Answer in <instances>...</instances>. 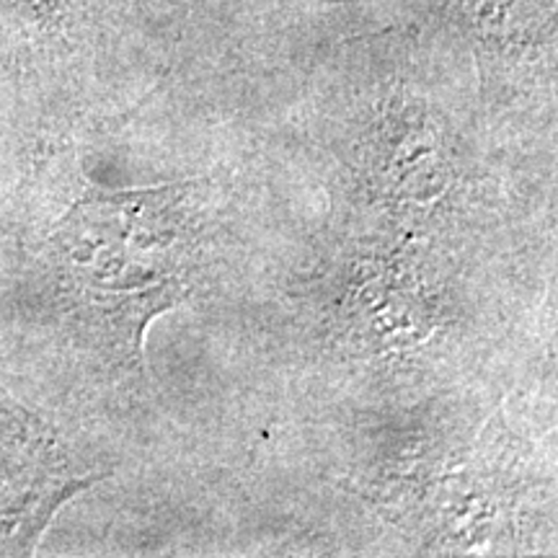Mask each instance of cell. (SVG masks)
Returning a JSON list of instances; mask_svg holds the SVG:
<instances>
[{
    "label": "cell",
    "mask_w": 558,
    "mask_h": 558,
    "mask_svg": "<svg viewBox=\"0 0 558 558\" xmlns=\"http://www.w3.org/2000/svg\"><path fill=\"white\" fill-rule=\"evenodd\" d=\"M463 9L486 41H507L525 37L533 24H546L554 0H463Z\"/></svg>",
    "instance_id": "2"
},
{
    "label": "cell",
    "mask_w": 558,
    "mask_h": 558,
    "mask_svg": "<svg viewBox=\"0 0 558 558\" xmlns=\"http://www.w3.org/2000/svg\"><path fill=\"white\" fill-rule=\"evenodd\" d=\"M179 190L120 194L86 202L70 215L62 248L81 282L117 313L140 347L143 326L160 311L181 303Z\"/></svg>",
    "instance_id": "1"
}]
</instances>
